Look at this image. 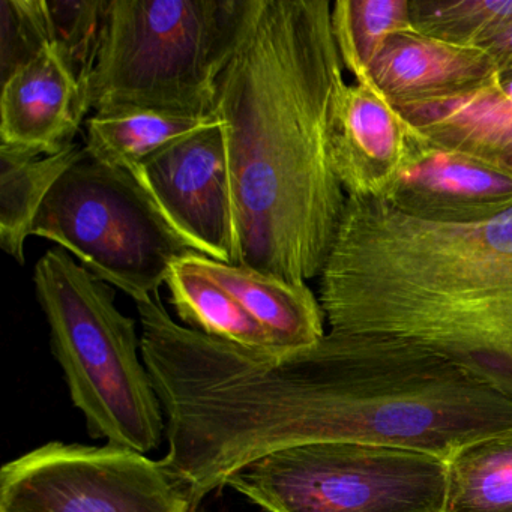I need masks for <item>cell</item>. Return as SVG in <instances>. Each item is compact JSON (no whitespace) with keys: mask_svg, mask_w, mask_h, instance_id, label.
Returning <instances> with one entry per match:
<instances>
[{"mask_svg":"<svg viewBox=\"0 0 512 512\" xmlns=\"http://www.w3.org/2000/svg\"><path fill=\"white\" fill-rule=\"evenodd\" d=\"M142 355L166 418L163 469L197 505L245 464L311 442H356L449 460L512 431V395L400 338L329 331L259 352L137 305Z\"/></svg>","mask_w":512,"mask_h":512,"instance_id":"obj_1","label":"cell"},{"mask_svg":"<svg viewBox=\"0 0 512 512\" xmlns=\"http://www.w3.org/2000/svg\"><path fill=\"white\" fill-rule=\"evenodd\" d=\"M328 0H248L218 80L236 266L307 284L320 277L347 194L331 128L346 82Z\"/></svg>","mask_w":512,"mask_h":512,"instance_id":"obj_2","label":"cell"},{"mask_svg":"<svg viewBox=\"0 0 512 512\" xmlns=\"http://www.w3.org/2000/svg\"><path fill=\"white\" fill-rule=\"evenodd\" d=\"M319 301L331 331L418 344L512 395V208L443 224L347 197Z\"/></svg>","mask_w":512,"mask_h":512,"instance_id":"obj_3","label":"cell"},{"mask_svg":"<svg viewBox=\"0 0 512 512\" xmlns=\"http://www.w3.org/2000/svg\"><path fill=\"white\" fill-rule=\"evenodd\" d=\"M248 0H110L88 101L95 115L217 116Z\"/></svg>","mask_w":512,"mask_h":512,"instance_id":"obj_4","label":"cell"},{"mask_svg":"<svg viewBox=\"0 0 512 512\" xmlns=\"http://www.w3.org/2000/svg\"><path fill=\"white\" fill-rule=\"evenodd\" d=\"M53 355L89 434L148 454L166 436V418L142 355L133 319L115 290L62 248L47 251L34 272Z\"/></svg>","mask_w":512,"mask_h":512,"instance_id":"obj_5","label":"cell"},{"mask_svg":"<svg viewBox=\"0 0 512 512\" xmlns=\"http://www.w3.org/2000/svg\"><path fill=\"white\" fill-rule=\"evenodd\" d=\"M446 485L445 458L356 442L278 449L224 482L266 512H443Z\"/></svg>","mask_w":512,"mask_h":512,"instance_id":"obj_6","label":"cell"},{"mask_svg":"<svg viewBox=\"0 0 512 512\" xmlns=\"http://www.w3.org/2000/svg\"><path fill=\"white\" fill-rule=\"evenodd\" d=\"M32 236L55 242L136 302L160 293L173 262L191 251L127 170L88 154L56 182Z\"/></svg>","mask_w":512,"mask_h":512,"instance_id":"obj_7","label":"cell"},{"mask_svg":"<svg viewBox=\"0 0 512 512\" xmlns=\"http://www.w3.org/2000/svg\"><path fill=\"white\" fill-rule=\"evenodd\" d=\"M0 512H203L160 461L52 442L0 470Z\"/></svg>","mask_w":512,"mask_h":512,"instance_id":"obj_8","label":"cell"},{"mask_svg":"<svg viewBox=\"0 0 512 512\" xmlns=\"http://www.w3.org/2000/svg\"><path fill=\"white\" fill-rule=\"evenodd\" d=\"M194 253L236 265L232 188L220 119L128 170Z\"/></svg>","mask_w":512,"mask_h":512,"instance_id":"obj_9","label":"cell"},{"mask_svg":"<svg viewBox=\"0 0 512 512\" xmlns=\"http://www.w3.org/2000/svg\"><path fill=\"white\" fill-rule=\"evenodd\" d=\"M409 157L385 202L407 217L479 223L512 208V176L410 134Z\"/></svg>","mask_w":512,"mask_h":512,"instance_id":"obj_10","label":"cell"},{"mask_svg":"<svg viewBox=\"0 0 512 512\" xmlns=\"http://www.w3.org/2000/svg\"><path fill=\"white\" fill-rule=\"evenodd\" d=\"M410 131L398 110L365 85H346L331 128V158L347 197L385 200L409 157Z\"/></svg>","mask_w":512,"mask_h":512,"instance_id":"obj_11","label":"cell"},{"mask_svg":"<svg viewBox=\"0 0 512 512\" xmlns=\"http://www.w3.org/2000/svg\"><path fill=\"white\" fill-rule=\"evenodd\" d=\"M88 98L55 50L49 49L2 83L0 139L8 148L52 157L76 145Z\"/></svg>","mask_w":512,"mask_h":512,"instance_id":"obj_12","label":"cell"},{"mask_svg":"<svg viewBox=\"0 0 512 512\" xmlns=\"http://www.w3.org/2000/svg\"><path fill=\"white\" fill-rule=\"evenodd\" d=\"M368 77V86L392 106L443 100L500 82L485 50L455 46L415 29L389 35Z\"/></svg>","mask_w":512,"mask_h":512,"instance_id":"obj_13","label":"cell"},{"mask_svg":"<svg viewBox=\"0 0 512 512\" xmlns=\"http://www.w3.org/2000/svg\"><path fill=\"white\" fill-rule=\"evenodd\" d=\"M394 107L416 139L512 176V80Z\"/></svg>","mask_w":512,"mask_h":512,"instance_id":"obj_14","label":"cell"},{"mask_svg":"<svg viewBox=\"0 0 512 512\" xmlns=\"http://www.w3.org/2000/svg\"><path fill=\"white\" fill-rule=\"evenodd\" d=\"M187 259L235 296L283 352L307 349L325 337V313L307 284H290L244 266L215 262L194 251Z\"/></svg>","mask_w":512,"mask_h":512,"instance_id":"obj_15","label":"cell"},{"mask_svg":"<svg viewBox=\"0 0 512 512\" xmlns=\"http://www.w3.org/2000/svg\"><path fill=\"white\" fill-rule=\"evenodd\" d=\"M77 145L52 157L0 145V247L20 265L26 262V239L56 182L85 157Z\"/></svg>","mask_w":512,"mask_h":512,"instance_id":"obj_16","label":"cell"},{"mask_svg":"<svg viewBox=\"0 0 512 512\" xmlns=\"http://www.w3.org/2000/svg\"><path fill=\"white\" fill-rule=\"evenodd\" d=\"M166 284L170 302L187 328L245 349L283 352L247 308L191 265L187 254L173 262Z\"/></svg>","mask_w":512,"mask_h":512,"instance_id":"obj_17","label":"cell"},{"mask_svg":"<svg viewBox=\"0 0 512 512\" xmlns=\"http://www.w3.org/2000/svg\"><path fill=\"white\" fill-rule=\"evenodd\" d=\"M218 121L176 118L152 112L94 115L86 124L85 151L98 163L131 170L170 143Z\"/></svg>","mask_w":512,"mask_h":512,"instance_id":"obj_18","label":"cell"},{"mask_svg":"<svg viewBox=\"0 0 512 512\" xmlns=\"http://www.w3.org/2000/svg\"><path fill=\"white\" fill-rule=\"evenodd\" d=\"M443 512H512V431L470 443L449 458Z\"/></svg>","mask_w":512,"mask_h":512,"instance_id":"obj_19","label":"cell"},{"mask_svg":"<svg viewBox=\"0 0 512 512\" xmlns=\"http://www.w3.org/2000/svg\"><path fill=\"white\" fill-rule=\"evenodd\" d=\"M331 17L343 67L365 86L370 85L371 65L389 35L413 29L410 0H338Z\"/></svg>","mask_w":512,"mask_h":512,"instance_id":"obj_20","label":"cell"},{"mask_svg":"<svg viewBox=\"0 0 512 512\" xmlns=\"http://www.w3.org/2000/svg\"><path fill=\"white\" fill-rule=\"evenodd\" d=\"M410 19L425 37L481 49L512 25V0H410Z\"/></svg>","mask_w":512,"mask_h":512,"instance_id":"obj_21","label":"cell"},{"mask_svg":"<svg viewBox=\"0 0 512 512\" xmlns=\"http://www.w3.org/2000/svg\"><path fill=\"white\" fill-rule=\"evenodd\" d=\"M109 7L110 0H46L52 49L86 98L97 67Z\"/></svg>","mask_w":512,"mask_h":512,"instance_id":"obj_22","label":"cell"},{"mask_svg":"<svg viewBox=\"0 0 512 512\" xmlns=\"http://www.w3.org/2000/svg\"><path fill=\"white\" fill-rule=\"evenodd\" d=\"M0 17V74L5 83L20 68L52 49V34L46 0H2Z\"/></svg>","mask_w":512,"mask_h":512,"instance_id":"obj_23","label":"cell"},{"mask_svg":"<svg viewBox=\"0 0 512 512\" xmlns=\"http://www.w3.org/2000/svg\"><path fill=\"white\" fill-rule=\"evenodd\" d=\"M481 49L488 53L491 61L496 65L500 82L512 80V25Z\"/></svg>","mask_w":512,"mask_h":512,"instance_id":"obj_24","label":"cell"}]
</instances>
